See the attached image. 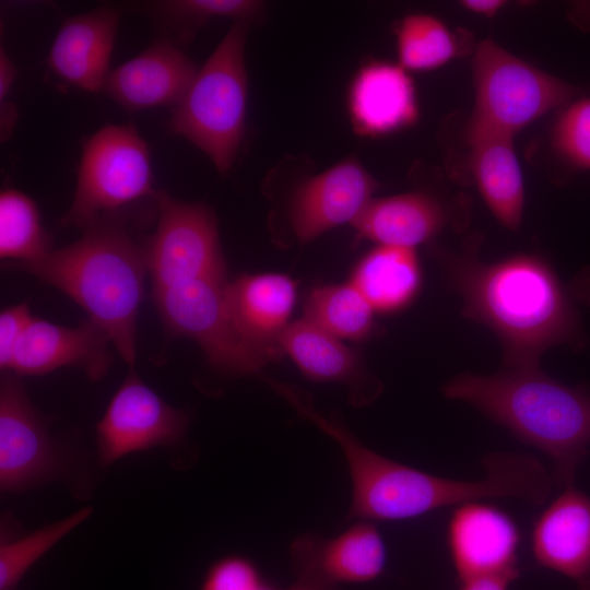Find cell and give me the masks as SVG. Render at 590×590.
<instances>
[{"mask_svg": "<svg viewBox=\"0 0 590 590\" xmlns=\"http://www.w3.org/2000/svg\"><path fill=\"white\" fill-rule=\"evenodd\" d=\"M476 250L432 248L447 284L461 298L462 315L498 338L504 367H538L550 347L585 345L575 294L544 258L517 253L484 262Z\"/></svg>", "mask_w": 590, "mask_h": 590, "instance_id": "1", "label": "cell"}, {"mask_svg": "<svg viewBox=\"0 0 590 590\" xmlns=\"http://www.w3.org/2000/svg\"><path fill=\"white\" fill-rule=\"evenodd\" d=\"M352 481L347 519H410L432 510L486 498H516L544 505L554 480L533 456L493 452L481 461L485 476L479 481L439 477L390 460L357 444L346 453Z\"/></svg>", "mask_w": 590, "mask_h": 590, "instance_id": "2", "label": "cell"}, {"mask_svg": "<svg viewBox=\"0 0 590 590\" xmlns=\"http://www.w3.org/2000/svg\"><path fill=\"white\" fill-rule=\"evenodd\" d=\"M446 398L465 402L520 441L544 452L554 483L574 485L590 446V389L568 386L540 366L493 375L462 373L442 387Z\"/></svg>", "mask_w": 590, "mask_h": 590, "instance_id": "3", "label": "cell"}, {"mask_svg": "<svg viewBox=\"0 0 590 590\" xmlns=\"http://www.w3.org/2000/svg\"><path fill=\"white\" fill-rule=\"evenodd\" d=\"M79 239L28 263L8 264L51 285L103 329L130 368L137 357V320L148 272L145 252L113 216L82 229Z\"/></svg>", "mask_w": 590, "mask_h": 590, "instance_id": "4", "label": "cell"}, {"mask_svg": "<svg viewBox=\"0 0 590 590\" xmlns=\"http://www.w3.org/2000/svg\"><path fill=\"white\" fill-rule=\"evenodd\" d=\"M249 23L235 22L198 69L167 128L204 153L216 170L234 165L245 134L248 74L245 46Z\"/></svg>", "mask_w": 590, "mask_h": 590, "instance_id": "5", "label": "cell"}, {"mask_svg": "<svg viewBox=\"0 0 590 590\" xmlns=\"http://www.w3.org/2000/svg\"><path fill=\"white\" fill-rule=\"evenodd\" d=\"M472 79L474 107L465 131L514 137L578 93L575 85L521 60L492 38L474 50Z\"/></svg>", "mask_w": 590, "mask_h": 590, "instance_id": "6", "label": "cell"}, {"mask_svg": "<svg viewBox=\"0 0 590 590\" xmlns=\"http://www.w3.org/2000/svg\"><path fill=\"white\" fill-rule=\"evenodd\" d=\"M150 150L133 125H108L82 148L75 191L61 226L81 229L144 198L155 199Z\"/></svg>", "mask_w": 590, "mask_h": 590, "instance_id": "7", "label": "cell"}, {"mask_svg": "<svg viewBox=\"0 0 590 590\" xmlns=\"http://www.w3.org/2000/svg\"><path fill=\"white\" fill-rule=\"evenodd\" d=\"M226 276L194 279L153 294L166 331L194 341L216 370L259 374L270 361L238 333L226 304Z\"/></svg>", "mask_w": 590, "mask_h": 590, "instance_id": "8", "label": "cell"}, {"mask_svg": "<svg viewBox=\"0 0 590 590\" xmlns=\"http://www.w3.org/2000/svg\"><path fill=\"white\" fill-rule=\"evenodd\" d=\"M156 228L144 248L153 294L208 276H226L219 224L203 201H181L165 191L155 198Z\"/></svg>", "mask_w": 590, "mask_h": 590, "instance_id": "9", "label": "cell"}, {"mask_svg": "<svg viewBox=\"0 0 590 590\" xmlns=\"http://www.w3.org/2000/svg\"><path fill=\"white\" fill-rule=\"evenodd\" d=\"M378 182L354 155L319 173L297 175L285 203L287 231L299 244L359 215L373 199Z\"/></svg>", "mask_w": 590, "mask_h": 590, "instance_id": "10", "label": "cell"}, {"mask_svg": "<svg viewBox=\"0 0 590 590\" xmlns=\"http://www.w3.org/2000/svg\"><path fill=\"white\" fill-rule=\"evenodd\" d=\"M187 414L169 405L130 368L96 426L101 461L110 464L134 451L178 444Z\"/></svg>", "mask_w": 590, "mask_h": 590, "instance_id": "11", "label": "cell"}, {"mask_svg": "<svg viewBox=\"0 0 590 590\" xmlns=\"http://www.w3.org/2000/svg\"><path fill=\"white\" fill-rule=\"evenodd\" d=\"M59 455L19 379L2 373L0 382V487L19 492L58 472Z\"/></svg>", "mask_w": 590, "mask_h": 590, "instance_id": "12", "label": "cell"}, {"mask_svg": "<svg viewBox=\"0 0 590 590\" xmlns=\"http://www.w3.org/2000/svg\"><path fill=\"white\" fill-rule=\"evenodd\" d=\"M292 555L296 590H340L342 583L376 579L386 565L384 540L369 522L353 524L329 540L302 536L293 543Z\"/></svg>", "mask_w": 590, "mask_h": 590, "instance_id": "13", "label": "cell"}, {"mask_svg": "<svg viewBox=\"0 0 590 590\" xmlns=\"http://www.w3.org/2000/svg\"><path fill=\"white\" fill-rule=\"evenodd\" d=\"M111 345L106 332L90 319L66 327L34 317L7 373L40 376L61 367H79L90 379L98 380L111 364Z\"/></svg>", "mask_w": 590, "mask_h": 590, "instance_id": "14", "label": "cell"}, {"mask_svg": "<svg viewBox=\"0 0 590 590\" xmlns=\"http://www.w3.org/2000/svg\"><path fill=\"white\" fill-rule=\"evenodd\" d=\"M122 10L104 4L63 20L47 57V68L64 87L102 92Z\"/></svg>", "mask_w": 590, "mask_h": 590, "instance_id": "15", "label": "cell"}, {"mask_svg": "<svg viewBox=\"0 0 590 590\" xmlns=\"http://www.w3.org/2000/svg\"><path fill=\"white\" fill-rule=\"evenodd\" d=\"M197 71L179 44L163 36L110 70L102 92L128 111L175 107Z\"/></svg>", "mask_w": 590, "mask_h": 590, "instance_id": "16", "label": "cell"}, {"mask_svg": "<svg viewBox=\"0 0 590 590\" xmlns=\"http://www.w3.org/2000/svg\"><path fill=\"white\" fill-rule=\"evenodd\" d=\"M447 543L459 581L518 568V526L505 511L480 500L455 508Z\"/></svg>", "mask_w": 590, "mask_h": 590, "instance_id": "17", "label": "cell"}, {"mask_svg": "<svg viewBox=\"0 0 590 590\" xmlns=\"http://www.w3.org/2000/svg\"><path fill=\"white\" fill-rule=\"evenodd\" d=\"M350 121L357 135L378 138L413 126L420 115L416 88L408 70L384 60L364 62L346 95Z\"/></svg>", "mask_w": 590, "mask_h": 590, "instance_id": "18", "label": "cell"}, {"mask_svg": "<svg viewBox=\"0 0 590 590\" xmlns=\"http://www.w3.org/2000/svg\"><path fill=\"white\" fill-rule=\"evenodd\" d=\"M531 551L539 566L590 590V496L564 487L535 520Z\"/></svg>", "mask_w": 590, "mask_h": 590, "instance_id": "19", "label": "cell"}, {"mask_svg": "<svg viewBox=\"0 0 590 590\" xmlns=\"http://www.w3.org/2000/svg\"><path fill=\"white\" fill-rule=\"evenodd\" d=\"M296 282L280 273L241 274L228 281L226 304L240 337L270 362L283 354L280 339L291 323Z\"/></svg>", "mask_w": 590, "mask_h": 590, "instance_id": "20", "label": "cell"}, {"mask_svg": "<svg viewBox=\"0 0 590 590\" xmlns=\"http://www.w3.org/2000/svg\"><path fill=\"white\" fill-rule=\"evenodd\" d=\"M280 349L305 377L345 386L356 406L373 402L382 390V384L367 369L357 350L305 318L287 326Z\"/></svg>", "mask_w": 590, "mask_h": 590, "instance_id": "21", "label": "cell"}, {"mask_svg": "<svg viewBox=\"0 0 590 590\" xmlns=\"http://www.w3.org/2000/svg\"><path fill=\"white\" fill-rule=\"evenodd\" d=\"M450 222L446 204L424 190L371 199L352 222L356 240L415 249Z\"/></svg>", "mask_w": 590, "mask_h": 590, "instance_id": "22", "label": "cell"}, {"mask_svg": "<svg viewBox=\"0 0 590 590\" xmlns=\"http://www.w3.org/2000/svg\"><path fill=\"white\" fill-rule=\"evenodd\" d=\"M471 169L479 192L496 220L517 231L524 209V185L512 137L491 131H465Z\"/></svg>", "mask_w": 590, "mask_h": 590, "instance_id": "23", "label": "cell"}, {"mask_svg": "<svg viewBox=\"0 0 590 590\" xmlns=\"http://www.w3.org/2000/svg\"><path fill=\"white\" fill-rule=\"evenodd\" d=\"M350 283L376 314L405 309L422 287V269L415 249L377 245L355 266Z\"/></svg>", "mask_w": 590, "mask_h": 590, "instance_id": "24", "label": "cell"}, {"mask_svg": "<svg viewBox=\"0 0 590 590\" xmlns=\"http://www.w3.org/2000/svg\"><path fill=\"white\" fill-rule=\"evenodd\" d=\"M304 311L305 319L340 340L363 342L380 332L376 312L351 283L312 287Z\"/></svg>", "mask_w": 590, "mask_h": 590, "instance_id": "25", "label": "cell"}, {"mask_svg": "<svg viewBox=\"0 0 590 590\" xmlns=\"http://www.w3.org/2000/svg\"><path fill=\"white\" fill-rule=\"evenodd\" d=\"M161 27L164 37L177 44L188 43L196 32L214 19H232L233 22H259L266 7L256 0H163L138 5Z\"/></svg>", "mask_w": 590, "mask_h": 590, "instance_id": "26", "label": "cell"}, {"mask_svg": "<svg viewBox=\"0 0 590 590\" xmlns=\"http://www.w3.org/2000/svg\"><path fill=\"white\" fill-rule=\"evenodd\" d=\"M52 241L45 231L38 208L24 192L7 188L0 193V257L9 264L43 258Z\"/></svg>", "mask_w": 590, "mask_h": 590, "instance_id": "27", "label": "cell"}, {"mask_svg": "<svg viewBox=\"0 0 590 590\" xmlns=\"http://www.w3.org/2000/svg\"><path fill=\"white\" fill-rule=\"evenodd\" d=\"M398 63L408 71H428L445 66L460 51L458 36L437 17L413 13L396 27Z\"/></svg>", "mask_w": 590, "mask_h": 590, "instance_id": "28", "label": "cell"}, {"mask_svg": "<svg viewBox=\"0 0 590 590\" xmlns=\"http://www.w3.org/2000/svg\"><path fill=\"white\" fill-rule=\"evenodd\" d=\"M92 514L84 507L57 522L0 544V590H16L24 574L55 544L83 523Z\"/></svg>", "mask_w": 590, "mask_h": 590, "instance_id": "29", "label": "cell"}, {"mask_svg": "<svg viewBox=\"0 0 590 590\" xmlns=\"http://www.w3.org/2000/svg\"><path fill=\"white\" fill-rule=\"evenodd\" d=\"M552 145L573 169L590 170V97L563 107L552 130Z\"/></svg>", "mask_w": 590, "mask_h": 590, "instance_id": "30", "label": "cell"}, {"mask_svg": "<svg viewBox=\"0 0 590 590\" xmlns=\"http://www.w3.org/2000/svg\"><path fill=\"white\" fill-rule=\"evenodd\" d=\"M201 590H264L257 568L240 556L224 557L208 570Z\"/></svg>", "mask_w": 590, "mask_h": 590, "instance_id": "31", "label": "cell"}, {"mask_svg": "<svg viewBox=\"0 0 590 590\" xmlns=\"http://www.w3.org/2000/svg\"><path fill=\"white\" fill-rule=\"evenodd\" d=\"M33 318L27 303L11 305L1 310L0 368L2 373L9 371L14 351Z\"/></svg>", "mask_w": 590, "mask_h": 590, "instance_id": "32", "label": "cell"}, {"mask_svg": "<svg viewBox=\"0 0 590 590\" xmlns=\"http://www.w3.org/2000/svg\"><path fill=\"white\" fill-rule=\"evenodd\" d=\"M519 568L480 575L460 581L459 590H509L511 583L519 577Z\"/></svg>", "mask_w": 590, "mask_h": 590, "instance_id": "33", "label": "cell"}, {"mask_svg": "<svg viewBox=\"0 0 590 590\" xmlns=\"http://www.w3.org/2000/svg\"><path fill=\"white\" fill-rule=\"evenodd\" d=\"M16 78V68L5 50L0 49V101L7 99Z\"/></svg>", "mask_w": 590, "mask_h": 590, "instance_id": "34", "label": "cell"}, {"mask_svg": "<svg viewBox=\"0 0 590 590\" xmlns=\"http://www.w3.org/2000/svg\"><path fill=\"white\" fill-rule=\"evenodd\" d=\"M461 5L468 11L485 16H495L502 8L505 5V1L502 0H467L462 1Z\"/></svg>", "mask_w": 590, "mask_h": 590, "instance_id": "35", "label": "cell"}, {"mask_svg": "<svg viewBox=\"0 0 590 590\" xmlns=\"http://www.w3.org/2000/svg\"><path fill=\"white\" fill-rule=\"evenodd\" d=\"M291 590H296L294 587Z\"/></svg>", "mask_w": 590, "mask_h": 590, "instance_id": "36", "label": "cell"}]
</instances>
